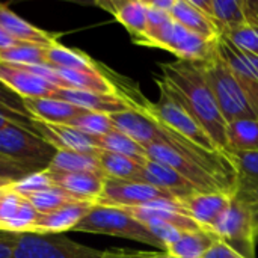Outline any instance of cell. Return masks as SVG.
Segmentation results:
<instances>
[{
	"label": "cell",
	"instance_id": "6da1fadb",
	"mask_svg": "<svg viewBox=\"0 0 258 258\" xmlns=\"http://www.w3.org/2000/svg\"><path fill=\"white\" fill-rule=\"evenodd\" d=\"M160 70L162 77H156L157 86L165 89L204 128L218 150L230 162L227 144L228 124L218 107L198 62L174 60L160 63Z\"/></svg>",
	"mask_w": 258,
	"mask_h": 258
},
{
	"label": "cell",
	"instance_id": "d4e9b609",
	"mask_svg": "<svg viewBox=\"0 0 258 258\" xmlns=\"http://www.w3.org/2000/svg\"><path fill=\"white\" fill-rule=\"evenodd\" d=\"M169 15L175 23L192 33L210 39L221 36L216 23L204 11L197 8L192 0H175L174 6L169 11Z\"/></svg>",
	"mask_w": 258,
	"mask_h": 258
},
{
	"label": "cell",
	"instance_id": "30bf717a",
	"mask_svg": "<svg viewBox=\"0 0 258 258\" xmlns=\"http://www.w3.org/2000/svg\"><path fill=\"white\" fill-rule=\"evenodd\" d=\"M163 200H175V198L144 181H124V180L106 178L103 194L97 204L106 207H115V209H125V207H139Z\"/></svg>",
	"mask_w": 258,
	"mask_h": 258
},
{
	"label": "cell",
	"instance_id": "5b68a950",
	"mask_svg": "<svg viewBox=\"0 0 258 258\" xmlns=\"http://www.w3.org/2000/svg\"><path fill=\"white\" fill-rule=\"evenodd\" d=\"M56 148L39 135L20 125L0 130V157L24 168L27 172H41L51 163Z\"/></svg>",
	"mask_w": 258,
	"mask_h": 258
},
{
	"label": "cell",
	"instance_id": "f546056e",
	"mask_svg": "<svg viewBox=\"0 0 258 258\" xmlns=\"http://www.w3.org/2000/svg\"><path fill=\"white\" fill-rule=\"evenodd\" d=\"M47 169L56 172H88L104 175L97 156L76 151H56Z\"/></svg>",
	"mask_w": 258,
	"mask_h": 258
},
{
	"label": "cell",
	"instance_id": "b9f144b4",
	"mask_svg": "<svg viewBox=\"0 0 258 258\" xmlns=\"http://www.w3.org/2000/svg\"><path fill=\"white\" fill-rule=\"evenodd\" d=\"M9 184L6 186V189L0 198V231H3L5 225L15 216V213L18 212V209L23 203V197L15 194Z\"/></svg>",
	"mask_w": 258,
	"mask_h": 258
},
{
	"label": "cell",
	"instance_id": "816d5d0a",
	"mask_svg": "<svg viewBox=\"0 0 258 258\" xmlns=\"http://www.w3.org/2000/svg\"><path fill=\"white\" fill-rule=\"evenodd\" d=\"M257 112H258V103H257Z\"/></svg>",
	"mask_w": 258,
	"mask_h": 258
},
{
	"label": "cell",
	"instance_id": "bcb514c9",
	"mask_svg": "<svg viewBox=\"0 0 258 258\" xmlns=\"http://www.w3.org/2000/svg\"><path fill=\"white\" fill-rule=\"evenodd\" d=\"M20 44H23V42L18 41V39H15V38H12V36L0 26V51H2V50H8V48H12V47H17V45H20Z\"/></svg>",
	"mask_w": 258,
	"mask_h": 258
},
{
	"label": "cell",
	"instance_id": "7a4b0ae2",
	"mask_svg": "<svg viewBox=\"0 0 258 258\" xmlns=\"http://www.w3.org/2000/svg\"><path fill=\"white\" fill-rule=\"evenodd\" d=\"M159 92H160L159 98L156 101H150L136 88H133V89L124 88L122 91L118 89V94L121 97H124L133 109L153 118L156 122H159L165 128L177 133L178 136L184 138L186 141L192 142L198 148H201L210 154H218V156L225 157L218 150L215 142L209 138V135L204 132V128L165 89L159 88Z\"/></svg>",
	"mask_w": 258,
	"mask_h": 258
},
{
	"label": "cell",
	"instance_id": "9c48e42d",
	"mask_svg": "<svg viewBox=\"0 0 258 258\" xmlns=\"http://www.w3.org/2000/svg\"><path fill=\"white\" fill-rule=\"evenodd\" d=\"M103 252L59 234L21 233L11 258H101Z\"/></svg>",
	"mask_w": 258,
	"mask_h": 258
},
{
	"label": "cell",
	"instance_id": "52a82bcc",
	"mask_svg": "<svg viewBox=\"0 0 258 258\" xmlns=\"http://www.w3.org/2000/svg\"><path fill=\"white\" fill-rule=\"evenodd\" d=\"M145 151L147 159L174 169L200 192H227L230 195L233 194L231 189L206 165L190 156L177 151L175 148H171L165 144H153L145 147Z\"/></svg>",
	"mask_w": 258,
	"mask_h": 258
},
{
	"label": "cell",
	"instance_id": "ffe728a7",
	"mask_svg": "<svg viewBox=\"0 0 258 258\" xmlns=\"http://www.w3.org/2000/svg\"><path fill=\"white\" fill-rule=\"evenodd\" d=\"M141 181L148 183V184L169 194L175 200L186 198V197H190V195L200 192L195 186H192L186 178H183L174 169H171L162 163H157L154 160H150V159H147V162L144 163Z\"/></svg>",
	"mask_w": 258,
	"mask_h": 258
},
{
	"label": "cell",
	"instance_id": "1f68e13d",
	"mask_svg": "<svg viewBox=\"0 0 258 258\" xmlns=\"http://www.w3.org/2000/svg\"><path fill=\"white\" fill-rule=\"evenodd\" d=\"M95 144L100 150L104 151H110V153H116V154H122L127 157H132L141 163H145L147 160V151L145 147H142L141 144H138L136 141L130 139L128 136L122 135L118 130H113L104 136H98L95 138Z\"/></svg>",
	"mask_w": 258,
	"mask_h": 258
},
{
	"label": "cell",
	"instance_id": "f35d334b",
	"mask_svg": "<svg viewBox=\"0 0 258 258\" xmlns=\"http://www.w3.org/2000/svg\"><path fill=\"white\" fill-rule=\"evenodd\" d=\"M39 213L33 209V206L23 198V203L18 209V212L15 213V216L5 225L3 231L8 233H15V234H21V233H30L35 221L38 219Z\"/></svg>",
	"mask_w": 258,
	"mask_h": 258
},
{
	"label": "cell",
	"instance_id": "8d00e7d4",
	"mask_svg": "<svg viewBox=\"0 0 258 258\" xmlns=\"http://www.w3.org/2000/svg\"><path fill=\"white\" fill-rule=\"evenodd\" d=\"M9 186L20 197L27 198V197H30V195H33L36 192H41V190H45V189L53 187L54 184H53L48 172L47 171H41V172L27 174V175L21 177L20 180L12 181Z\"/></svg>",
	"mask_w": 258,
	"mask_h": 258
},
{
	"label": "cell",
	"instance_id": "7bdbcfd3",
	"mask_svg": "<svg viewBox=\"0 0 258 258\" xmlns=\"http://www.w3.org/2000/svg\"><path fill=\"white\" fill-rule=\"evenodd\" d=\"M27 174H30V172H27L24 168H21V166H18V165L12 163V162L6 160L3 157H0V178L15 181V180H20L21 177H24Z\"/></svg>",
	"mask_w": 258,
	"mask_h": 258
},
{
	"label": "cell",
	"instance_id": "7dc6e473",
	"mask_svg": "<svg viewBox=\"0 0 258 258\" xmlns=\"http://www.w3.org/2000/svg\"><path fill=\"white\" fill-rule=\"evenodd\" d=\"M12 124H15V125H18L9 115H6V113H3V112H0V130H3V128H6V127H9V125H12Z\"/></svg>",
	"mask_w": 258,
	"mask_h": 258
},
{
	"label": "cell",
	"instance_id": "f6af8a7d",
	"mask_svg": "<svg viewBox=\"0 0 258 258\" xmlns=\"http://www.w3.org/2000/svg\"><path fill=\"white\" fill-rule=\"evenodd\" d=\"M204 258H245L242 257L240 254H237L236 251H233L231 248H228L225 243L222 242H216L215 246L207 252V255Z\"/></svg>",
	"mask_w": 258,
	"mask_h": 258
},
{
	"label": "cell",
	"instance_id": "ac0fdd59",
	"mask_svg": "<svg viewBox=\"0 0 258 258\" xmlns=\"http://www.w3.org/2000/svg\"><path fill=\"white\" fill-rule=\"evenodd\" d=\"M53 98L63 100L88 112H98V113H106V115L122 112L132 107L127 103V100L121 97L119 94L104 95V94H95V92L79 91V89H71V88H57L53 94Z\"/></svg>",
	"mask_w": 258,
	"mask_h": 258
},
{
	"label": "cell",
	"instance_id": "d6986e66",
	"mask_svg": "<svg viewBox=\"0 0 258 258\" xmlns=\"http://www.w3.org/2000/svg\"><path fill=\"white\" fill-rule=\"evenodd\" d=\"M95 204L92 203H73L63 206L54 212L39 215L35 221L30 233L36 234H60L65 231H74L79 222L91 212Z\"/></svg>",
	"mask_w": 258,
	"mask_h": 258
},
{
	"label": "cell",
	"instance_id": "e575fe53",
	"mask_svg": "<svg viewBox=\"0 0 258 258\" xmlns=\"http://www.w3.org/2000/svg\"><path fill=\"white\" fill-rule=\"evenodd\" d=\"M0 112L9 115L20 127L33 132V118H30V115L27 113L23 98H20L17 94H14L2 83H0Z\"/></svg>",
	"mask_w": 258,
	"mask_h": 258
},
{
	"label": "cell",
	"instance_id": "74e56055",
	"mask_svg": "<svg viewBox=\"0 0 258 258\" xmlns=\"http://www.w3.org/2000/svg\"><path fill=\"white\" fill-rule=\"evenodd\" d=\"M234 169V178H243L258 183V151L234 153L230 157Z\"/></svg>",
	"mask_w": 258,
	"mask_h": 258
},
{
	"label": "cell",
	"instance_id": "f1b7e54d",
	"mask_svg": "<svg viewBox=\"0 0 258 258\" xmlns=\"http://www.w3.org/2000/svg\"><path fill=\"white\" fill-rule=\"evenodd\" d=\"M230 157L234 153L258 151V119H239L227 125Z\"/></svg>",
	"mask_w": 258,
	"mask_h": 258
},
{
	"label": "cell",
	"instance_id": "44dd1931",
	"mask_svg": "<svg viewBox=\"0 0 258 258\" xmlns=\"http://www.w3.org/2000/svg\"><path fill=\"white\" fill-rule=\"evenodd\" d=\"M219 27L221 35L248 26L245 0H192Z\"/></svg>",
	"mask_w": 258,
	"mask_h": 258
},
{
	"label": "cell",
	"instance_id": "277c9868",
	"mask_svg": "<svg viewBox=\"0 0 258 258\" xmlns=\"http://www.w3.org/2000/svg\"><path fill=\"white\" fill-rule=\"evenodd\" d=\"M74 231L121 237V239L145 243L160 249L162 252H166L165 245L156 237V234L147 225L135 219L127 212L115 207L95 204L91 209V212L79 222Z\"/></svg>",
	"mask_w": 258,
	"mask_h": 258
},
{
	"label": "cell",
	"instance_id": "2e32d148",
	"mask_svg": "<svg viewBox=\"0 0 258 258\" xmlns=\"http://www.w3.org/2000/svg\"><path fill=\"white\" fill-rule=\"evenodd\" d=\"M109 116L112 119L115 130L136 141L142 147L159 144L163 138L160 124L133 107L122 110V112L112 113Z\"/></svg>",
	"mask_w": 258,
	"mask_h": 258
},
{
	"label": "cell",
	"instance_id": "4dcf8cb0",
	"mask_svg": "<svg viewBox=\"0 0 258 258\" xmlns=\"http://www.w3.org/2000/svg\"><path fill=\"white\" fill-rule=\"evenodd\" d=\"M47 65L57 70H97L98 65L86 53L59 42L47 47Z\"/></svg>",
	"mask_w": 258,
	"mask_h": 258
},
{
	"label": "cell",
	"instance_id": "7402d4cb",
	"mask_svg": "<svg viewBox=\"0 0 258 258\" xmlns=\"http://www.w3.org/2000/svg\"><path fill=\"white\" fill-rule=\"evenodd\" d=\"M107 9L118 23H121L132 35L136 44H141L147 33V14L148 6L145 0H125V2H106L100 3Z\"/></svg>",
	"mask_w": 258,
	"mask_h": 258
},
{
	"label": "cell",
	"instance_id": "7c38bea8",
	"mask_svg": "<svg viewBox=\"0 0 258 258\" xmlns=\"http://www.w3.org/2000/svg\"><path fill=\"white\" fill-rule=\"evenodd\" d=\"M218 51L233 71L236 79L245 88L248 97L257 109L258 103V57L255 54L236 45L228 36L221 35L218 39Z\"/></svg>",
	"mask_w": 258,
	"mask_h": 258
},
{
	"label": "cell",
	"instance_id": "3957f363",
	"mask_svg": "<svg viewBox=\"0 0 258 258\" xmlns=\"http://www.w3.org/2000/svg\"><path fill=\"white\" fill-rule=\"evenodd\" d=\"M198 65L227 124L239 119H258L255 106L218 50L207 60L198 62Z\"/></svg>",
	"mask_w": 258,
	"mask_h": 258
},
{
	"label": "cell",
	"instance_id": "681fc988",
	"mask_svg": "<svg viewBox=\"0 0 258 258\" xmlns=\"http://www.w3.org/2000/svg\"><path fill=\"white\" fill-rule=\"evenodd\" d=\"M12 180H5V178H0V186H5V184H9Z\"/></svg>",
	"mask_w": 258,
	"mask_h": 258
},
{
	"label": "cell",
	"instance_id": "4fadbf2b",
	"mask_svg": "<svg viewBox=\"0 0 258 258\" xmlns=\"http://www.w3.org/2000/svg\"><path fill=\"white\" fill-rule=\"evenodd\" d=\"M177 201L197 225L213 233L231 204V195L227 192H197Z\"/></svg>",
	"mask_w": 258,
	"mask_h": 258
},
{
	"label": "cell",
	"instance_id": "836d02e7",
	"mask_svg": "<svg viewBox=\"0 0 258 258\" xmlns=\"http://www.w3.org/2000/svg\"><path fill=\"white\" fill-rule=\"evenodd\" d=\"M26 200L33 206V209L39 215H45V213L54 212V210H57V209H60L63 206L73 204V203H82V201H77L74 197H71L68 192L62 190L57 186H53L50 189L36 192V194L27 197Z\"/></svg>",
	"mask_w": 258,
	"mask_h": 258
},
{
	"label": "cell",
	"instance_id": "4316f807",
	"mask_svg": "<svg viewBox=\"0 0 258 258\" xmlns=\"http://www.w3.org/2000/svg\"><path fill=\"white\" fill-rule=\"evenodd\" d=\"M216 242L218 237L207 230L181 231L166 246V252L175 258H204Z\"/></svg>",
	"mask_w": 258,
	"mask_h": 258
},
{
	"label": "cell",
	"instance_id": "d6a6232c",
	"mask_svg": "<svg viewBox=\"0 0 258 258\" xmlns=\"http://www.w3.org/2000/svg\"><path fill=\"white\" fill-rule=\"evenodd\" d=\"M0 62L12 65H47V47L23 42L17 47L2 50Z\"/></svg>",
	"mask_w": 258,
	"mask_h": 258
},
{
	"label": "cell",
	"instance_id": "ee69618b",
	"mask_svg": "<svg viewBox=\"0 0 258 258\" xmlns=\"http://www.w3.org/2000/svg\"><path fill=\"white\" fill-rule=\"evenodd\" d=\"M17 236L15 233L0 231V258H11Z\"/></svg>",
	"mask_w": 258,
	"mask_h": 258
},
{
	"label": "cell",
	"instance_id": "60d3db41",
	"mask_svg": "<svg viewBox=\"0 0 258 258\" xmlns=\"http://www.w3.org/2000/svg\"><path fill=\"white\" fill-rule=\"evenodd\" d=\"M228 36L236 45L240 48L255 54L258 57V27L257 26H243L240 29H236L233 32L224 33Z\"/></svg>",
	"mask_w": 258,
	"mask_h": 258
},
{
	"label": "cell",
	"instance_id": "8992f818",
	"mask_svg": "<svg viewBox=\"0 0 258 258\" xmlns=\"http://www.w3.org/2000/svg\"><path fill=\"white\" fill-rule=\"evenodd\" d=\"M218 39L192 33L169 17L159 29L148 32L139 45L168 50L178 60L204 62L216 53Z\"/></svg>",
	"mask_w": 258,
	"mask_h": 258
},
{
	"label": "cell",
	"instance_id": "484cf974",
	"mask_svg": "<svg viewBox=\"0 0 258 258\" xmlns=\"http://www.w3.org/2000/svg\"><path fill=\"white\" fill-rule=\"evenodd\" d=\"M65 88L104 95H118V89L101 70H57Z\"/></svg>",
	"mask_w": 258,
	"mask_h": 258
},
{
	"label": "cell",
	"instance_id": "5bb4252c",
	"mask_svg": "<svg viewBox=\"0 0 258 258\" xmlns=\"http://www.w3.org/2000/svg\"><path fill=\"white\" fill-rule=\"evenodd\" d=\"M33 132L57 151H76L92 156H97L100 151L95 138L85 135L70 124H48L33 119Z\"/></svg>",
	"mask_w": 258,
	"mask_h": 258
},
{
	"label": "cell",
	"instance_id": "ba28073f",
	"mask_svg": "<svg viewBox=\"0 0 258 258\" xmlns=\"http://www.w3.org/2000/svg\"><path fill=\"white\" fill-rule=\"evenodd\" d=\"M213 234L219 242L236 251L245 258H255L257 248V228L251 209L231 195V204L219 224L215 227Z\"/></svg>",
	"mask_w": 258,
	"mask_h": 258
},
{
	"label": "cell",
	"instance_id": "f907efd6",
	"mask_svg": "<svg viewBox=\"0 0 258 258\" xmlns=\"http://www.w3.org/2000/svg\"><path fill=\"white\" fill-rule=\"evenodd\" d=\"M12 183V181H11ZM6 186L8 184H5V186H0V198H2V195H3V192H5V189H6Z\"/></svg>",
	"mask_w": 258,
	"mask_h": 258
},
{
	"label": "cell",
	"instance_id": "cb8c5ba5",
	"mask_svg": "<svg viewBox=\"0 0 258 258\" xmlns=\"http://www.w3.org/2000/svg\"><path fill=\"white\" fill-rule=\"evenodd\" d=\"M0 26L15 39L27 44L50 47L57 41V35L45 32L18 17L6 3H0Z\"/></svg>",
	"mask_w": 258,
	"mask_h": 258
},
{
	"label": "cell",
	"instance_id": "83f0119b",
	"mask_svg": "<svg viewBox=\"0 0 258 258\" xmlns=\"http://www.w3.org/2000/svg\"><path fill=\"white\" fill-rule=\"evenodd\" d=\"M101 171L106 178L124 180V181H141L144 163L110 151L100 150L97 154ZM147 162V160H145Z\"/></svg>",
	"mask_w": 258,
	"mask_h": 258
},
{
	"label": "cell",
	"instance_id": "c3c4849f",
	"mask_svg": "<svg viewBox=\"0 0 258 258\" xmlns=\"http://www.w3.org/2000/svg\"><path fill=\"white\" fill-rule=\"evenodd\" d=\"M145 258H175L172 257L171 254L168 252H148V255Z\"/></svg>",
	"mask_w": 258,
	"mask_h": 258
},
{
	"label": "cell",
	"instance_id": "e0dca14e",
	"mask_svg": "<svg viewBox=\"0 0 258 258\" xmlns=\"http://www.w3.org/2000/svg\"><path fill=\"white\" fill-rule=\"evenodd\" d=\"M54 186L68 192L77 201L97 204L104 187V175L88 172H56L45 169Z\"/></svg>",
	"mask_w": 258,
	"mask_h": 258
},
{
	"label": "cell",
	"instance_id": "ab89813d",
	"mask_svg": "<svg viewBox=\"0 0 258 258\" xmlns=\"http://www.w3.org/2000/svg\"><path fill=\"white\" fill-rule=\"evenodd\" d=\"M231 195L251 209L255 221L258 240V183L243 178H234V189Z\"/></svg>",
	"mask_w": 258,
	"mask_h": 258
},
{
	"label": "cell",
	"instance_id": "8fae6325",
	"mask_svg": "<svg viewBox=\"0 0 258 258\" xmlns=\"http://www.w3.org/2000/svg\"><path fill=\"white\" fill-rule=\"evenodd\" d=\"M121 210L132 215L135 219L147 225L151 231L160 228H172L180 231L203 230L183 212L177 200H163L139 207H125Z\"/></svg>",
	"mask_w": 258,
	"mask_h": 258
},
{
	"label": "cell",
	"instance_id": "d590c367",
	"mask_svg": "<svg viewBox=\"0 0 258 258\" xmlns=\"http://www.w3.org/2000/svg\"><path fill=\"white\" fill-rule=\"evenodd\" d=\"M70 125L76 127L77 130L92 138L104 136L115 130L110 116L106 113H98V112H83L82 115L76 116L70 122Z\"/></svg>",
	"mask_w": 258,
	"mask_h": 258
},
{
	"label": "cell",
	"instance_id": "603a6c76",
	"mask_svg": "<svg viewBox=\"0 0 258 258\" xmlns=\"http://www.w3.org/2000/svg\"><path fill=\"white\" fill-rule=\"evenodd\" d=\"M23 103L30 118L48 124H70L76 116L82 115L83 112H88L53 97L26 98L23 100Z\"/></svg>",
	"mask_w": 258,
	"mask_h": 258
},
{
	"label": "cell",
	"instance_id": "9a60e30c",
	"mask_svg": "<svg viewBox=\"0 0 258 258\" xmlns=\"http://www.w3.org/2000/svg\"><path fill=\"white\" fill-rule=\"evenodd\" d=\"M0 83L23 100L53 97L57 89L51 83L30 73L26 67L5 62H0Z\"/></svg>",
	"mask_w": 258,
	"mask_h": 258
}]
</instances>
